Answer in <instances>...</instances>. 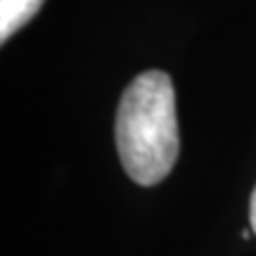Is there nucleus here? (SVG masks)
Masks as SVG:
<instances>
[{"mask_svg":"<svg viewBox=\"0 0 256 256\" xmlns=\"http://www.w3.org/2000/svg\"><path fill=\"white\" fill-rule=\"evenodd\" d=\"M116 150L121 166L138 185H156L174 171L180 136L176 88L166 72L136 76L116 110Z\"/></svg>","mask_w":256,"mask_h":256,"instance_id":"1","label":"nucleus"},{"mask_svg":"<svg viewBox=\"0 0 256 256\" xmlns=\"http://www.w3.org/2000/svg\"><path fill=\"white\" fill-rule=\"evenodd\" d=\"M46 0H0V40L5 43L36 17Z\"/></svg>","mask_w":256,"mask_h":256,"instance_id":"2","label":"nucleus"},{"mask_svg":"<svg viewBox=\"0 0 256 256\" xmlns=\"http://www.w3.org/2000/svg\"><path fill=\"white\" fill-rule=\"evenodd\" d=\"M249 223H252V230L256 235V188L252 192V202H249Z\"/></svg>","mask_w":256,"mask_h":256,"instance_id":"3","label":"nucleus"}]
</instances>
